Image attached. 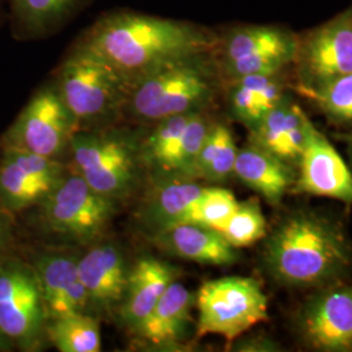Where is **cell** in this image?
<instances>
[{
	"label": "cell",
	"instance_id": "cell-23",
	"mask_svg": "<svg viewBox=\"0 0 352 352\" xmlns=\"http://www.w3.org/2000/svg\"><path fill=\"white\" fill-rule=\"evenodd\" d=\"M228 82L231 111L251 129L286 97L277 75L243 76Z\"/></svg>",
	"mask_w": 352,
	"mask_h": 352
},
{
	"label": "cell",
	"instance_id": "cell-29",
	"mask_svg": "<svg viewBox=\"0 0 352 352\" xmlns=\"http://www.w3.org/2000/svg\"><path fill=\"white\" fill-rule=\"evenodd\" d=\"M238 205L239 201L228 189L206 187L177 225L190 223L218 230L236 210Z\"/></svg>",
	"mask_w": 352,
	"mask_h": 352
},
{
	"label": "cell",
	"instance_id": "cell-17",
	"mask_svg": "<svg viewBox=\"0 0 352 352\" xmlns=\"http://www.w3.org/2000/svg\"><path fill=\"white\" fill-rule=\"evenodd\" d=\"M311 126L312 122L302 107L285 97L252 128L251 144L286 164H299Z\"/></svg>",
	"mask_w": 352,
	"mask_h": 352
},
{
	"label": "cell",
	"instance_id": "cell-16",
	"mask_svg": "<svg viewBox=\"0 0 352 352\" xmlns=\"http://www.w3.org/2000/svg\"><path fill=\"white\" fill-rule=\"evenodd\" d=\"M77 260L67 253L43 256L36 266L46 321L72 314H85L88 294L78 277Z\"/></svg>",
	"mask_w": 352,
	"mask_h": 352
},
{
	"label": "cell",
	"instance_id": "cell-9",
	"mask_svg": "<svg viewBox=\"0 0 352 352\" xmlns=\"http://www.w3.org/2000/svg\"><path fill=\"white\" fill-rule=\"evenodd\" d=\"M55 84L36 91L7 133L8 149L55 158L78 131Z\"/></svg>",
	"mask_w": 352,
	"mask_h": 352
},
{
	"label": "cell",
	"instance_id": "cell-26",
	"mask_svg": "<svg viewBox=\"0 0 352 352\" xmlns=\"http://www.w3.org/2000/svg\"><path fill=\"white\" fill-rule=\"evenodd\" d=\"M238 151L230 128L222 123H212L193 166L192 179L226 180L234 174Z\"/></svg>",
	"mask_w": 352,
	"mask_h": 352
},
{
	"label": "cell",
	"instance_id": "cell-5",
	"mask_svg": "<svg viewBox=\"0 0 352 352\" xmlns=\"http://www.w3.org/2000/svg\"><path fill=\"white\" fill-rule=\"evenodd\" d=\"M195 304L199 311L196 338L214 334L231 343L269 318L267 298L254 278L208 280L197 291Z\"/></svg>",
	"mask_w": 352,
	"mask_h": 352
},
{
	"label": "cell",
	"instance_id": "cell-18",
	"mask_svg": "<svg viewBox=\"0 0 352 352\" xmlns=\"http://www.w3.org/2000/svg\"><path fill=\"white\" fill-rule=\"evenodd\" d=\"M179 274L177 267L155 257H142L131 266L126 294L119 307L126 327L132 330L138 327Z\"/></svg>",
	"mask_w": 352,
	"mask_h": 352
},
{
	"label": "cell",
	"instance_id": "cell-25",
	"mask_svg": "<svg viewBox=\"0 0 352 352\" xmlns=\"http://www.w3.org/2000/svg\"><path fill=\"white\" fill-rule=\"evenodd\" d=\"M192 113L170 116L154 123L155 126L140 151L141 161L162 174L175 175L177 153Z\"/></svg>",
	"mask_w": 352,
	"mask_h": 352
},
{
	"label": "cell",
	"instance_id": "cell-30",
	"mask_svg": "<svg viewBox=\"0 0 352 352\" xmlns=\"http://www.w3.org/2000/svg\"><path fill=\"white\" fill-rule=\"evenodd\" d=\"M307 93L329 116L340 122H352V74L317 88H308Z\"/></svg>",
	"mask_w": 352,
	"mask_h": 352
},
{
	"label": "cell",
	"instance_id": "cell-2",
	"mask_svg": "<svg viewBox=\"0 0 352 352\" xmlns=\"http://www.w3.org/2000/svg\"><path fill=\"white\" fill-rule=\"evenodd\" d=\"M351 263L350 244L340 228L312 214H296L283 221L265 248L269 273L289 287L333 283Z\"/></svg>",
	"mask_w": 352,
	"mask_h": 352
},
{
	"label": "cell",
	"instance_id": "cell-1",
	"mask_svg": "<svg viewBox=\"0 0 352 352\" xmlns=\"http://www.w3.org/2000/svg\"><path fill=\"white\" fill-rule=\"evenodd\" d=\"M78 42L103 56L129 84L170 60L213 52L217 38L187 21L119 11L98 19Z\"/></svg>",
	"mask_w": 352,
	"mask_h": 352
},
{
	"label": "cell",
	"instance_id": "cell-22",
	"mask_svg": "<svg viewBox=\"0 0 352 352\" xmlns=\"http://www.w3.org/2000/svg\"><path fill=\"white\" fill-rule=\"evenodd\" d=\"M87 0H11L14 37L37 39L65 25Z\"/></svg>",
	"mask_w": 352,
	"mask_h": 352
},
{
	"label": "cell",
	"instance_id": "cell-15",
	"mask_svg": "<svg viewBox=\"0 0 352 352\" xmlns=\"http://www.w3.org/2000/svg\"><path fill=\"white\" fill-rule=\"evenodd\" d=\"M77 269L89 305L107 314L119 309L131 269L120 248L110 243L96 245L77 260Z\"/></svg>",
	"mask_w": 352,
	"mask_h": 352
},
{
	"label": "cell",
	"instance_id": "cell-21",
	"mask_svg": "<svg viewBox=\"0 0 352 352\" xmlns=\"http://www.w3.org/2000/svg\"><path fill=\"white\" fill-rule=\"evenodd\" d=\"M234 174L272 204H279L294 183L289 164L252 144L238 151Z\"/></svg>",
	"mask_w": 352,
	"mask_h": 352
},
{
	"label": "cell",
	"instance_id": "cell-24",
	"mask_svg": "<svg viewBox=\"0 0 352 352\" xmlns=\"http://www.w3.org/2000/svg\"><path fill=\"white\" fill-rule=\"evenodd\" d=\"M205 188L187 177L164 182L153 192L151 200L142 209V223L149 227L151 232L177 225Z\"/></svg>",
	"mask_w": 352,
	"mask_h": 352
},
{
	"label": "cell",
	"instance_id": "cell-32",
	"mask_svg": "<svg viewBox=\"0 0 352 352\" xmlns=\"http://www.w3.org/2000/svg\"><path fill=\"white\" fill-rule=\"evenodd\" d=\"M351 149H352V139H351Z\"/></svg>",
	"mask_w": 352,
	"mask_h": 352
},
{
	"label": "cell",
	"instance_id": "cell-28",
	"mask_svg": "<svg viewBox=\"0 0 352 352\" xmlns=\"http://www.w3.org/2000/svg\"><path fill=\"white\" fill-rule=\"evenodd\" d=\"M230 245L244 248L266 235V219L257 200L239 202L236 210L217 230Z\"/></svg>",
	"mask_w": 352,
	"mask_h": 352
},
{
	"label": "cell",
	"instance_id": "cell-8",
	"mask_svg": "<svg viewBox=\"0 0 352 352\" xmlns=\"http://www.w3.org/2000/svg\"><path fill=\"white\" fill-rule=\"evenodd\" d=\"M41 204L50 230L80 241L100 238L116 210V201L96 192L78 174L64 175Z\"/></svg>",
	"mask_w": 352,
	"mask_h": 352
},
{
	"label": "cell",
	"instance_id": "cell-11",
	"mask_svg": "<svg viewBox=\"0 0 352 352\" xmlns=\"http://www.w3.org/2000/svg\"><path fill=\"white\" fill-rule=\"evenodd\" d=\"M300 327L305 340L317 350L352 351V283L316 294L302 308Z\"/></svg>",
	"mask_w": 352,
	"mask_h": 352
},
{
	"label": "cell",
	"instance_id": "cell-31",
	"mask_svg": "<svg viewBox=\"0 0 352 352\" xmlns=\"http://www.w3.org/2000/svg\"><path fill=\"white\" fill-rule=\"evenodd\" d=\"M11 346V340H8L1 331H0V351L7 350Z\"/></svg>",
	"mask_w": 352,
	"mask_h": 352
},
{
	"label": "cell",
	"instance_id": "cell-10",
	"mask_svg": "<svg viewBox=\"0 0 352 352\" xmlns=\"http://www.w3.org/2000/svg\"><path fill=\"white\" fill-rule=\"evenodd\" d=\"M46 325L36 270L10 260L0 264V331L24 349L37 346Z\"/></svg>",
	"mask_w": 352,
	"mask_h": 352
},
{
	"label": "cell",
	"instance_id": "cell-3",
	"mask_svg": "<svg viewBox=\"0 0 352 352\" xmlns=\"http://www.w3.org/2000/svg\"><path fill=\"white\" fill-rule=\"evenodd\" d=\"M209 54L170 60L129 82L123 113L154 124L170 116L201 110L214 91Z\"/></svg>",
	"mask_w": 352,
	"mask_h": 352
},
{
	"label": "cell",
	"instance_id": "cell-7",
	"mask_svg": "<svg viewBox=\"0 0 352 352\" xmlns=\"http://www.w3.org/2000/svg\"><path fill=\"white\" fill-rule=\"evenodd\" d=\"M294 37L274 26L232 29L217 39L219 67L228 81L250 75H278L298 55Z\"/></svg>",
	"mask_w": 352,
	"mask_h": 352
},
{
	"label": "cell",
	"instance_id": "cell-4",
	"mask_svg": "<svg viewBox=\"0 0 352 352\" xmlns=\"http://www.w3.org/2000/svg\"><path fill=\"white\" fill-rule=\"evenodd\" d=\"M54 84L78 126L123 113L129 87L115 67L78 41L59 65Z\"/></svg>",
	"mask_w": 352,
	"mask_h": 352
},
{
	"label": "cell",
	"instance_id": "cell-14",
	"mask_svg": "<svg viewBox=\"0 0 352 352\" xmlns=\"http://www.w3.org/2000/svg\"><path fill=\"white\" fill-rule=\"evenodd\" d=\"M299 164L296 190L352 204V173L340 153L314 124Z\"/></svg>",
	"mask_w": 352,
	"mask_h": 352
},
{
	"label": "cell",
	"instance_id": "cell-12",
	"mask_svg": "<svg viewBox=\"0 0 352 352\" xmlns=\"http://www.w3.org/2000/svg\"><path fill=\"white\" fill-rule=\"evenodd\" d=\"M63 176L55 158L7 149L0 164V197L12 210L25 209L43 201Z\"/></svg>",
	"mask_w": 352,
	"mask_h": 352
},
{
	"label": "cell",
	"instance_id": "cell-19",
	"mask_svg": "<svg viewBox=\"0 0 352 352\" xmlns=\"http://www.w3.org/2000/svg\"><path fill=\"white\" fill-rule=\"evenodd\" d=\"M153 241L170 254L200 264L227 266L236 263V248L210 227L182 223L154 232Z\"/></svg>",
	"mask_w": 352,
	"mask_h": 352
},
{
	"label": "cell",
	"instance_id": "cell-20",
	"mask_svg": "<svg viewBox=\"0 0 352 352\" xmlns=\"http://www.w3.org/2000/svg\"><path fill=\"white\" fill-rule=\"evenodd\" d=\"M195 298L187 287L174 280L133 331L151 346H174L184 338L190 322Z\"/></svg>",
	"mask_w": 352,
	"mask_h": 352
},
{
	"label": "cell",
	"instance_id": "cell-27",
	"mask_svg": "<svg viewBox=\"0 0 352 352\" xmlns=\"http://www.w3.org/2000/svg\"><path fill=\"white\" fill-rule=\"evenodd\" d=\"M45 330L47 338L58 351H101V330L98 320L87 314H72L49 320Z\"/></svg>",
	"mask_w": 352,
	"mask_h": 352
},
{
	"label": "cell",
	"instance_id": "cell-6",
	"mask_svg": "<svg viewBox=\"0 0 352 352\" xmlns=\"http://www.w3.org/2000/svg\"><path fill=\"white\" fill-rule=\"evenodd\" d=\"M69 146L77 174L102 196L120 201L135 188L142 161L129 138L111 131H77Z\"/></svg>",
	"mask_w": 352,
	"mask_h": 352
},
{
	"label": "cell",
	"instance_id": "cell-13",
	"mask_svg": "<svg viewBox=\"0 0 352 352\" xmlns=\"http://www.w3.org/2000/svg\"><path fill=\"white\" fill-rule=\"evenodd\" d=\"M298 54L307 88L352 74V14H343L314 30Z\"/></svg>",
	"mask_w": 352,
	"mask_h": 352
}]
</instances>
